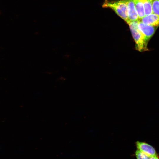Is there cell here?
Wrapping results in <instances>:
<instances>
[{"mask_svg":"<svg viewBox=\"0 0 159 159\" xmlns=\"http://www.w3.org/2000/svg\"><path fill=\"white\" fill-rule=\"evenodd\" d=\"M127 7L129 22L138 21V16L136 10L134 0H124Z\"/></svg>","mask_w":159,"mask_h":159,"instance_id":"5","label":"cell"},{"mask_svg":"<svg viewBox=\"0 0 159 159\" xmlns=\"http://www.w3.org/2000/svg\"><path fill=\"white\" fill-rule=\"evenodd\" d=\"M135 154L137 159H149L150 158L138 150L135 151Z\"/></svg>","mask_w":159,"mask_h":159,"instance_id":"10","label":"cell"},{"mask_svg":"<svg viewBox=\"0 0 159 159\" xmlns=\"http://www.w3.org/2000/svg\"><path fill=\"white\" fill-rule=\"evenodd\" d=\"M153 13L159 16V0H153Z\"/></svg>","mask_w":159,"mask_h":159,"instance_id":"9","label":"cell"},{"mask_svg":"<svg viewBox=\"0 0 159 159\" xmlns=\"http://www.w3.org/2000/svg\"><path fill=\"white\" fill-rule=\"evenodd\" d=\"M149 159H159V158L156 155L150 157Z\"/></svg>","mask_w":159,"mask_h":159,"instance_id":"11","label":"cell"},{"mask_svg":"<svg viewBox=\"0 0 159 159\" xmlns=\"http://www.w3.org/2000/svg\"><path fill=\"white\" fill-rule=\"evenodd\" d=\"M134 1L136 10L139 19L145 16L143 0H134Z\"/></svg>","mask_w":159,"mask_h":159,"instance_id":"7","label":"cell"},{"mask_svg":"<svg viewBox=\"0 0 159 159\" xmlns=\"http://www.w3.org/2000/svg\"><path fill=\"white\" fill-rule=\"evenodd\" d=\"M138 21L129 22L127 24L135 43L136 49L140 52L148 51V43L138 28Z\"/></svg>","mask_w":159,"mask_h":159,"instance_id":"2","label":"cell"},{"mask_svg":"<svg viewBox=\"0 0 159 159\" xmlns=\"http://www.w3.org/2000/svg\"><path fill=\"white\" fill-rule=\"evenodd\" d=\"M144 8L145 16L153 13L152 3L153 0H142Z\"/></svg>","mask_w":159,"mask_h":159,"instance_id":"8","label":"cell"},{"mask_svg":"<svg viewBox=\"0 0 159 159\" xmlns=\"http://www.w3.org/2000/svg\"><path fill=\"white\" fill-rule=\"evenodd\" d=\"M138 20L147 25L159 26V16L153 13L145 16Z\"/></svg>","mask_w":159,"mask_h":159,"instance_id":"6","label":"cell"},{"mask_svg":"<svg viewBox=\"0 0 159 159\" xmlns=\"http://www.w3.org/2000/svg\"><path fill=\"white\" fill-rule=\"evenodd\" d=\"M102 6L112 9L127 24L129 22L127 5L124 0H105Z\"/></svg>","mask_w":159,"mask_h":159,"instance_id":"1","label":"cell"},{"mask_svg":"<svg viewBox=\"0 0 159 159\" xmlns=\"http://www.w3.org/2000/svg\"><path fill=\"white\" fill-rule=\"evenodd\" d=\"M158 26L147 25L139 20L138 22V28L143 34L148 43Z\"/></svg>","mask_w":159,"mask_h":159,"instance_id":"3","label":"cell"},{"mask_svg":"<svg viewBox=\"0 0 159 159\" xmlns=\"http://www.w3.org/2000/svg\"><path fill=\"white\" fill-rule=\"evenodd\" d=\"M136 145L137 150L149 157L157 155L155 149L151 145L145 142L137 141Z\"/></svg>","mask_w":159,"mask_h":159,"instance_id":"4","label":"cell"}]
</instances>
